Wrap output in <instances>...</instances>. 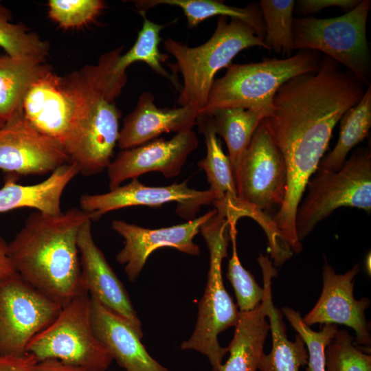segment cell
<instances>
[{
	"label": "cell",
	"mask_w": 371,
	"mask_h": 371,
	"mask_svg": "<svg viewBox=\"0 0 371 371\" xmlns=\"http://www.w3.org/2000/svg\"><path fill=\"white\" fill-rule=\"evenodd\" d=\"M366 87L350 71L324 56L316 71L294 77L280 87L272 113L263 119L282 154L287 172L284 199L273 222L294 253L302 249L295 216L306 186L317 170L335 126L360 101Z\"/></svg>",
	"instance_id": "cell-1"
},
{
	"label": "cell",
	"mask_w": 371,
	"mask_h": 371,
	"mask_svg": "<svg viewBox=\"0 0 371 371\" xmlns=\"http://www.w3.org/2000/svg\"><path fill=\"white\" fill-rule=\"evenodd\" d=\"M89 219V214L77 207L59 215L36 211L8 243L16 272L62 306L86 292L80 282L77 240L80 227Z\"/></svg>",
	"instance_id": "cell-2"
},
{
	"label": "cell",
	"mask_w": 371,
	"mask_h": 371,
	"mask_svg": "<svg viewBox=\"0 0 371 371\" xmlns=\"http://www.w3.org/2000/svg\"><path fill=\"white\" fill-rule=\"evenodd\" d=\"M113 68V58L102 54L97 65L63 77L74 105L63 147L85 176L106 169L117 144L122 113L115 102L124 86L114 77Z\"/></svg>",
	"instance_id": "cell-3"
},
{
	"label": "cell",
	"mask_w": 371,
	"mask_h": 371,
	"mask_svg": "<svg viewBox=\"0 0 371 371\" xmlns=\"http://www.w3.org/2000/svg\"><path fill=\"white\" fill-rule=\"evenodd\" d=\"M164 45L176 60L170 65L175 76L180 72L183 78L178 104L193 106L199 113L207 103L214 76L220 69L231 65L232 59L245 49L260 47L267 49L263 39L247 24L236 19L228 21L223 16H219L210 39L201 45L190 47L172 38L166 39Z\"/></svg>",
	"instance_id": "cell-4"
},
{
	"label": "cell",
	"mask_w": 371,
	"mask_h": 371,
	"mask_svg": "<svg viewBox=\"0 0 371 371\" xmlns=\"http://www.w3.org/2000/svg\"><path fill=\"white\" fill-rule=\"evenodd\" d=\"M321 60L320 53L305 49L284 58L231 64L223 76L214 80L199 116L220 109L241 107L260 111L266 118L272 113L280 87L294 77L316 71Z\"/></svg>",
	"instance_id": "cell-5"
},
{
	"label": "cell",
	"mask_w": 371,
	"mask_h": 371,
	"mask_svg": "<svg viewBox=\"0 0 371 371\" xmlns=\"http://www.w3.org/2000/svg\"><path fill=\"white\" fill-rule=\"evenodd\" d=\"M201 231L210 252L207 281L199 304L194 330L182 342L181 349L199 352L207 357L213 371H219L228 348L221 346L218 335L236 326L240 313L227 292L222 277V261L227 256L230 239L229 222L216 210Z\"/></svg>",
	"instance_id": "cell-6"
},
{
	"label": "cell",
	"mask_w": 371,
	"mask_h": 371,
	"mask_svg": "<svg viewBox=\"0 0 371 371\" xmlns=\"http://www.w3.org/2000/svg\"><path fill=\"white\" fill-rule=\"evenodd\" d=\"M238 218L249 217L263 229L268 239L276 234L271 211L283 203L287 172L282 154L263 120L234 172ZM278 212V211H277Z\"/></svg>",
	"instance_id": "cell-7"
},
{
	"label": "cell",
	"mask_w": 371,
	"mask_h": 371,
	"mask_svg": "<svg viewBox=\"0 0 371 371\" xmlns=\"http://www.w3.org/2000/svg\"><path fill=\"white\" fill-rule=\"evenodd\" d=\"M296 210L295 229L301 242L322 221L341 207L371 212V150L359 148L337 171L317 169L309 179Z\"/></svg>",
	"instance_id": "cell-8"
},
{
	"label": "cell",
	"mask_w": 371,
	"mask_h": 371,
	"mask_svg": "<svg viewBox=\"0 0 371 371\" xmlns=\"http://www.w3.org/2000/svg\"><path fill=\"white\" fill-rule=\"evenodd\" d=\"M370 0H361L346 14L333 18L293 19V49L322 52L370 85V53L366 27Z\"/></svg>",
	"instance_id": "cell-9"
},
{
	"label": "cell",
	"mask_w": 371,
	"mask_h": 371,
	"mask_svg": "<svg viewBox=\"0 0 371 371\" xmlns=\"http://www.w3.org/2000/svg\"><path fill=\"white\" fill-rule=\"evenodd\" d=\"M27 352L38 361L57 359L85 371H106L113 360L93 330L87 292L63 306L54 321L30 341Z\"/></svg>",
	"instance_id": "cell-10"
},
{
	"label": "cell",
	"mask_w": 371,
	"mask_h": 371,
	"mask_svg": "<svg viewBox=\"0 0 371 371\" xmlns=\"http://www.w3.org/2000/svg\"><path fill=\"white\" fill-rule=\"evenodd\" d=\"M62 305L19 274L0 282V356L21 357Z\"/></svg>",
	"instance_id": "cell-11"
},
{
	"label": "cell",
	"mask_w": 371,
	"mask_h": 371,
	"mask_svg": "<svg viewBox=\"0 0 371 371\" xmlns=\"http://www.w3.org/2000/svg\"><path fill=\"white\" fill-rule=\"evenodd\" d=\"M184 181L167 186H148L137 179L120 186L109 192L98 194H83L80 198L81 210L96 221L104 214L118 209L144 205L161 207L168 203H177V213L183 218H195L200 207L213 204L215 194L210 190H196L190 188Z\"/></svg>",
	"instance_id": "cell-12"
},
{
	"label": "cell",
	"mask_w": 371,
	"mask_h": 371,
	"mask_svg": "<svg viewBox=\"0 0 371 371\" xmlns=\"http://www.w3.org/2000/svg\"><path fill=\"white\" fill-rule=\"evenodd\" d=\"M70 162L59 142L34 128L22 109L0 128V170L18 175H43Z\"/></svg>",
	"instance_id": "cell-13"
},
{
	"label": "cell",
	"mask_w": 371,
	"mask_h": 371,
	"mask_svg": "<svg viewBox=\"0 0 371 371\" xmlns=\"http://www.w3.org/2000/svg\"><path fill=\"white\" fill-rule=\"evenodd\" d=\"M215 212L214 209L183 224L158 229L144 228L121 220L113 221L112 229L124 239V246L115 258L118 263L126 265L124 271L128 280H136L148 258L157 249L172 247L189 255H199L200 248L193 239Z\"/></svg>",
	"instance_id": "cell-14"
},
{
	"label": "cell",
	"mask_w": 371,
	"mask_h": 371,
	"mask_svg": "<svg viewBox=\"0 0 371 371\" xmlns=\"http://www.w3.org/2000/svg\"><path fill=\"white\" fill-rule=\"evenodd\" d=\"M198 145L197 135L190 129L178 133L170 139L157 138L122 150L106 168L110 190L127 179H137L149 172H159L166 178L179 175Z\"/></svg>",
	"instance_id": "cell-15"
},
{
	"label": "cell",
	"mask_w": 371,
	"mask_h": 371,
	"mask_svg": "<svg viewBox=\"0 0 371 371\" xmlns=\"http://www.w3.org/2000/svg\"><path fill=\"white\" fill-rule=\"evenodd\" d=\"M359 270V265L356 264L345 273L337 274L331 266L326 264L323 268L320 297L302 319L308 326L343 324L350 327L356 334L355 343L370 352L371 337L365 311L370 302L368 297L357 300L353 295L354 278Z\"/></svg>",
	"instance_id": "cell-16"
},
{
	"label": "cell",
	"mask_w": 371,
	"mask_h": 371,
	"mask_svg": "<svg viewBox=\"0 0 371 371\" xmlns=\"http://www.w3.org/2000/svg\"><path fill=\"white\" fill-rule=\"evenodd\" d=\"M91 221L89 219L81 225L78 235L81 286L90 296L126 320L142 338V322L124 284L95 243Z\"/></svg>",
	"instance_id": "cell-17"
},
{
	"label": "cell",
	"mask_w": 371,
	"mask_h": 371,
	"mask_svg": "<svg viewBox=\"0 0 371 371\" xmlns=\"http://www.w3.org/2000/svg\"><path fill=\"white\" fill-rule=\"evenodd\" d=\"M22 111L34 128L64 146L72 122L74 105L63 77L52 69L44 74L27 91Z\"/></svg>",
	"instance_id": "cell-18"
},
{
	"label": "cell",
	"mask_w": 371,
	"mask_h": 371,
	"mask_svg": "<svg viewBox=\"0 0 371 371\" xmlns=\"http://www.w3.org/2000/svg\"><path fill=\"white\" fill-rule=\"evenodd\" d=\"M198 117L199 110L191 106L158 107L153 95L144 91L135 109L124 117L117 145L126 150L148 143L162 133L192 129Z\"/></svg>",
	"instance_id": "cell-19"
},
{
	"label": "cell",
	"mask_w": 371,
	"mask_h": 371,
	"mask_svg": "<svg viewBox=\"0 0 371 371\" xmlns=\"http://www.w3.org/2000/svg\"><path fill=\"white\" fill-rule=\"evenodd\" d=\"M90 314L95 336L126 371H169L150 355L126 320L91 296Z\"/></svg>",
	"instance_id": "cell-20"
},
{
	"label": "cell",
	"mask_w": 371,
	"mask_h": 371,
	"mask_svg": "<svg viewBox=\"0 0 371 371\" xmlns=\"http://www.w3.org/2000/svg\"><path fill=\"white\" fill-rule=\"evenodd\" d=\"M79 173L77 164L70 161L56 168L43 181L33 185L19 184L16 175H8L0 188V213L29 207L49 215L60 214L64 190Z\"/></svg>",
	"instance_id": "cell-21"
},
{
	"label": "cell",
	"mask_w": 371,
	"mask_h": 371,
	"mask_svg": "<svg viewBox=\"0 0 371 371\" xmlns=\"http://www.w3.org/2000/svg\"><path fill=\"white\" fill-rule=\"evenodd\" d=\"M266 317L265 295L261 303L253 311H240L234 337L227 346L229 356L219 371H257L270 330Z\"/></svg>",
	"instance_id": "cell-22"
},
{
	"label": "cell",
	"mask_w": 371,
	"mask_h": 371,
	"mask_svg": "<svg viewBox=\"0 0 371 371\" xmlns=\"http://www.w3.org/2000/svg\"><path fill=\"white\" fill-rule=\"evenodd\" d=\"M196 124L204 135L207 148L205 157L199 161L198 166L205 171L210 186L209 190L216 195L213 203L215 210L227 218L238 203L232 168L222 149L210 117L199 115Z\"/></svg>",
	"instance_id": "cell-23"
},
{
	"label": "cell",
	"mask_w": 371,
	"mask_h": 371,
	"mask_svg": "<svg viewBox=\"0 0 371 371\" xmlns=\"http://www.w3.org/2000/svg\"><path fill=\"white\" fill-rule=\"evenodd\" d=\"M52 67L32 58L0 55V121L3 124L22 109L25 95L34 82Z\"/></svg>",
	"instance_id": "cell-24"
},
{
	"label": "cell",
	"mask_w": 371,
	"mask_h": 371,
	"mask_svg": "<svg viewBox=\"0 0 371 371\" xmlns=\"http://www.w3.org/2000/svg\"><path fill=\"white\" fill-rule=\"evenodd\" d=\"M141 15L159 5H168L180 8L188 21L189 27L214 16H223L242 21L251 27L256 34L264 39L265 25L259 4L250 3L245 8L226 5L216 0H140L135 1Z\"/></svg>",
	"instance_id": "cell-25"
},
{
	"label": "cell",
	"mask_w": 371,
	"mask_h": 371,
	"mask_svg": "<svg viewBox=\"0 0 371 371\" xmlns=\"http://www.w3.org/2000/svg\"><path fill=\"white\" fill-rule=\"evenodd\" d=\"M206 115L210 117L216 135L226 143L234 174L265 115L260 111L241 107L220 109Z\"/></svg>",
	"instance_id": "cell-26"
},
{
	"label": "cell",
	"mask_w": 371,
	"mask_h": 371,
	"mask_svg": "<svg viewBox=\"0 0 371 371\" xmlns=\"http://www.w3.org/2000/svg\"><path fill=\"white\" fill-rule=\"evenodd\" d=\"M340 131L335 147L320 161L317 169L337 171L353 147L368 136L371 126V86L360 101L347 110L340 120Z\"/></svg>",
	"instance_id": "cell-27"
},
{
	"label": "cell",
	"mask_w": 371,
	"mask_h": 371,
	"mask_svg": "<svg viewBox=\"0 0 371 371\" xmlns=\"http://www.w3.org/2000/svg\"><path fill=\"white\" fill-rule=\"evenodd\" d=\"M267 316L272 337V348L261 357L258 370L260 371H299L308 362V351L300 335L294 341L289 340L282 312L271 307Z\"/></svg>",
	"instance_id": "cell-28"
},
{
	"label": "cell",
	"mask_w": 371,
	"mask_h": 371,
	"mask_svg": "<svg viewBox=\"0 0 371 371\" xmlns=\"http://www.w3.org/2000/svg\"><path fill=\"white\" fill-rule=\"evenodd\" d=\"M142 16L144 22L137 40L126 53L120 56L115 68L116 74L121 76H126V69L129 65L142 61L157 74L166 78L175 87L179 88L180 85L177 76L168 72L162 65V63L168 60V55L161 53L159 49L161 42L160 32L168 24L155 23L150 21L146 14Z\"/></svg>",
	"instance_id": "cell-29"
},
{
	"label": "cell",
	"mask_w": 371,
	"mask_h": 371,
	"mask_svg": "<svg viewBox=\"0 0 371 371\" xmlns=\"http://www.w3.org/2000/svg\"><path fill=\"white\" fill-rule=\"evenodd\" d=\"M293 0H261L265 25L264 43L268 50L290 56L293 49Z\"/></svg>",
	"instance_id": "cell-30"
},
{
	"label": "cell",
	"mask_w": 371,
	"mask_h": 371,
	"mask_svg": "<svg viewBox=\"0 0 371 371\" xmlns=\"http://www.w3.org/2000/svg\"><path fill=\"white\" fill-rule=\"evenodd\" d=\"M12 13L0 1V47L12 57L32 58L46 61L49 45L22 23L11 22Z\"/></svg>",
	"instance_id": "cell-31"
},
{
	"label": "cell",
	"mask_w": 371,
	"mask_h": 371,
	"mask_svg": "<svg viewBox=\"0 0 371 371\" xmlns=\"http://www.w3.org/2000/svg\"><path fill=\"white\" fill-rule=\"evenodd\" d=\"M282 313L306 346V371H326V348L338 331L337 325L324 324L321 330L316 332L304 323L300 312L289 307H283Z\"/></svg>",
	"instance_id": "cell-32"
},
{
	"label": "cell",
	"mask_w": 371,
	"mask_h": 371,
	"mask_svg": "<svg viewBox=\"0 0 371 371\" xmlns=\"http://www.w3.org/2000/svg\"><path fill=\"white\" fill-rule=\"evenodd\" d=\"M236 224H229L232 255L227 267V278L236 295L237 305L240 312L255 309L262 302L264 289L255 280L254 276L241 265L236 248Z\"/></svg>",
	"instance_id": "cell-33"
},
{
	"label": "cell",
	"mask_w": 371,
	"mask_h": 371,
	"mask_svg": "<svg viewBox=\"0 0 371 371\" xmlns=\"http://www.w3.org/2000/svg\"><path fill=\"white\" fill-rule=\"evenodd\" d=\"M326 371H371V356L346 330H338L326 348Z\"/></svg>",
	"instance_id": "cell-34"
},
{
	"label": "cell",
	"mask_w": 371,
	"mask_h": 371,
	"mask_svg": "<svg viewBox=\"0 0 371 371\" xmlns=\"http://www.w3.org/2000/svg\"><path fill=\"white\" fill-rule=\"evenodd\" d=\"M47 5L49 18L65 30L89 23L105 8L102 0H49Z\"/></svg>",
	"instance_id": "cell-35"
},
{
	"label": "cell",
	"mask_w": 371,
	"mask_h": 371,
	"mask_svg": "<svg viewBox=\"0 0 371 371\" xmlns=\"http://www.w3.org/2000/svg\"><path fill=\"white\" fill-rule=\"evenodd\" d=\"M361 0H300L298 8L304 14H310L324 9L338 7L348 12L356 7Z\"/></svg>",
	"instance_id": "cell-36"
},
{
	"label": "cell",
	"mask_w": 371,
	"mask_h": 371,
	"mask_svg": "<svg viewBox=\"0 0 371 371\" xmlns=\"http://www.w3.org/2000/svg\"><path fill=\"white\" fill-rule=\"evenodd\" d=\"M37 362L30 352L21 357L0 356V371H32Z\"/></svg>",
	"instance_id": "cell-37"
},
{
	"label": "cell",
	"mask_w": 371,
	"mask_h": 371,
	"mask_svg": "<svg viewBox=\"0 0 371 371\" xmlns=\"http://www.w3.org/2000/svg\"><path fill=\"white\" fill-rule=\"evenodd\" d=\"M16 274L8 256V243L0 236V282Z\"/></svg>",
	"instance_id": "cell-38"
},
{
	"label": "cell",
	"mask_w": 371,
	"mask_h": 371,
	"mask_svg": "<svg viewBox=\"0 0 371 371\" xmlns=\"http://www.w3.org/2000/svg\"><path fill=\"white\" fill-rule=\"evenodd\" d=\"M32 371H85V370L66 364L59 360L50 359L38 361Z\"/></svg>",
	"instance_id": "cell-39"
},
{
	"label": "cell",
	"mask_w": 371,
	"mask_h": 371,
	"mask_svg": "<svg viewBox=\"0 0 371 371\" xmlns=\"http://www.w3.org/2000/svg\"><path fill=\"white\" fill-rule=\"evenodd\" d=\"M366 268L367 273L370 275V253L368 254L366 258Z\"/></svg>",
	"instance_id": "cell-40"
},
{
	"label": "cell",
	"mask_w": 371,
	"mask_h": 371,
	"mask_svg": "<svg viewBox=\"0 0 371 371\" xmlns=\"http://www.w3.org/2000/svg\"><path fill=\"white\" fill-rule=\"evenodd\" d=\"M4 124L0 121V128Z\"/></svg>",
	"instance_id": "cell-41"
}]
</instances>
